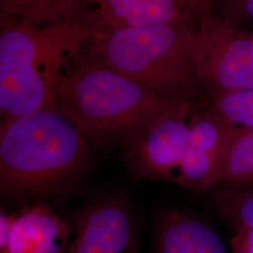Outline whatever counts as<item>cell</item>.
Here are the masks:
<instances>
[{
    "label": "cell",
    "mask_w": 253,
    "mask_h": 253,
    "mask_svg": "<svg viewBox=\"0 0 253 253\" xmlns=\"http://www.w3.org/2000/svg\"><path fill=\"white\" fill-rule=\"evenodd\" d=\"M0 110L4 119L52 102L67 65L102 27L98 17L36 25L0 17Z\"/></svg>",
    "instance_id": "cell-1"
},
{
    "label": "cell",
    "mask_w": 253,
    "mask_h": 253,
    "mask_svg": "<svg viewBox=\"0 0 253 253\" xmlns=\"http://www.w3.org/2000/svg\"><path fill=\"white\" fill-rule=\"evenodd\" d=\"M89 142L53 102L4 119L0 127V190L3 197L54 192L88 163Z\"/></svg>",
    "instance_id": "cell-2"
},
{
    "label": "cell",
    "mask_w": 253,
    "mask_h": 253,
    "mask_svg": "<svg viewBox=\"0 0 253 253\" xmlns=\"http://www.w3.org/2000/svg\"><path fill=\"white\" fill-rule=\"evenodd\" d=\"M192 16L144 27H101L76 57L108 68L176 101L201 102L190 63Z\"/></svg>",
    "instance_id": "cell-3"
},
{
    "label": "cell",
    "mask_w": 253,
    "mask_h": 253,
    "mask_svg": "<svg viewBox=\"0 0 253 253\" xmlns=\"http://www.w3.org/2000/svg\"><path fill=\"white\" fill-rule=\"evenodd\" d=\"M73 61V69H65L57 82L52 102L96 146L122 140L185 102L171 100L108 68L76 56Z\"/></svg>",
    "instance_id": "cell-4"
},
{
    "label": "cell",
    "mask_w": 253,
    "mask_h": 253,
    "mask_svg": "<svg viewBox=\"0 0 253 253\" xmlns=\"http://www.w3.org/2000/svg\"><path fill=\"white\" fill-rule=\"evenodd\" d=\"M190 63L209 99L253 88V38L225 19L208 14L195 25Z\"/></svg>",
    "instance_id": "cell-5"
},
{
    "label": "cell",
    "mask_w": 253,
    "mask_h": 253,
    "mask_svg": "<svg viewBox=\"0 0 253 253\" xmlns=\"http://www.w3.org/2000/svg\"><path fill=\"white\" fill-rule=\"evenodd\" d=\"M197 103L180 102L121 140L124 162L131 177L175 183Z\"/></svg>",
    "instance_id": "cell-6"
},
{
    "label": "cell",
    "mask_w": 253,
    "mask_h": 253,
    "mask_svg": "<svg viewBox=\"0 0 253 253\" xmlns=\"http://www.w3.org/2000/svg\"><path fill=\"white\" fill-rule=\"evenodd\" d=\"M192 111L187 150L175 184L196 191L217 186L222 165L236 126L220 117L208 103Z\"/></svg>",
    "instance_id": "cell-7"
},
{
    "label": "cell",
    "mask_w": 253,
    "mask_h": 253,
    "mask_svg": "<svg viewBox=\"0 0 253 253\" xmlns=\"http://www.w3.org/2000/svg\"><path fill=\"white\" fill-rule=\"evenodd\" d=\"M65 253H139L129 205L118 196L89 204L75 217L73 238Z\"/></svg>",
    "instance_id": "cell-8"
},
{
    "label": "cell",
    "mask_w": 253,
    "mask_h": 253,
    "mask_svg": "<svg viewBox=\"0 0 253 253\" xmlns=\"http://www.w3.org/2000/svg\"><path fill=\"white\" fill-rule=\"evenodd\" d=\"M71 228L47 207L27 208L12 216L9 237L0 253H65Z\"/></svg>",
    "instance_id": "cell-9"
},
{
    "label": "cell",
    "mask_w": 253,
    "mask_h": 253,
    "mask_svg": "<svg viewBox=\"0 0 253 253\" xmlns=\"http://www.w3.org/2000/svg\"><path fill=\"white\" fill-rule=\"evenodd\" d=\"M156 253H230L217 231L188 212L170 210L159 218Z\"/></svg>",
    "instance_id": "cell-10"
},
{
    "label": "cell",
    "mask_w": 253,
    "mask_h": 253,
    "mask_svg": "<svg viewBox=\"0 0 253 253\" xmlns=\"http://www.w3.org/2000/svg\"><path fill=\"white\" fill-rule=\"evenodd\" d=\"M97 15L107 28L144 27L192 16L186 0H99Z\"/></svg>",
    "instance_id": "cell-11"
},
{
    "label": "cell",
    "mask_w": 253,
    "mask_h": 253,
    "mask_svg": "<svg viewBox=\"0 0 253 253\" xmlns=\"http://www.w3.org/2000/svg\"><path fill=\"white\" fill-rule=\"evenodd\" d=\"M99 0H0V17L36 25L98 17Z\"/></svg>",
    "instance_id": "cell-12"
},
{
    "label": "cell",
    "mask_w": 253,
    "mask_h": 253,
    "mask_svg": "<svg viewBox=\"0 0 253 253\" xmlns=\"http://www.w3.org/2000/svg\"><path fill=\"white\" fill-rule=\"evenodd\" d=\"M253 186V127L237 126L231 139L217 186Z\"/></svg>",
    "instance_id": "cell-13"
},
{
    "label": "cell",
    "mask_w": 253,
    "mask_h": 253,
    "mask_svg": "<svg viewBox=\"0 0 253 253\" xmlns=\"http://www.w3.org/2000/svg\"><path fill=\"white\" fill-rule=\"evenodd\" d=\"M211 196L222 218L235 228L253 229V189L224 187Z\"/></svg>",
    "instance_id": "cell-14"
},
{
    "label": "cell",
    "mask_w": 253,
    "mask_h": 253,
    "mask_svg": "<svg viewBox=\"0 0 253 253\" xmlns=\"http://www.w3.org/2000/svg\"><path fill=\"white\" fill-rule=\"evenodd\" d=\"M208 103L235 126L253 127V88L220 94L210 98Z\"/></svg>",
    "instance_id": "cell-15"
},
{
    "label": "cell",
    "mask_w": 253,
    "mask_h": 253,
    "mask_svg": "<svg viewBox=\"0 0 253 253\" xmlns=\"http://www.w3.org/2000/svg\"><path fill=\"white\" fill-rule=\"evenodd\" d=\"M230 253H253V229L235 228Z\"/></svg>",
    "instance_id": "cell-16"
},
{
    "label": "cell",
    "mask_w": 253,
    "mask_h": 253,
    "mask_svg": "<svg viewBox=\"0 0 253 253\" xmlns=\"http://www.w3.org/2000/svg\"><path fill=\"white\" fill-rule=\"evenodd\" d=\"M192 15L195 14L201 19L209 14V7L211 0H186Z\"/></svg>",
    "instance_id": "cell-17"
},
{
    "label": "cell",
    "mask_w": 253,
    "mask_h": 253,
    "mask_svg": "<svg viewBox=\"0 0 253 253\" xmlns=\"http://www.w3.org/2000/svg\"><path fill=\"white\" fill-rule=\"evenodd\" d=\"M241 3L247 14L253 18V0H241Z\"/></svg>",
    "instance_id": "cell-18"
}]
</instances>
